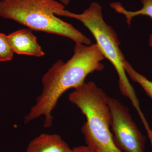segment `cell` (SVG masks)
Masks as SVG:
<instances>
[{"label": "cell", "mask_w": 152, "mask_h": 152, "mask_svg": "<svg viewBox=\"0 0 152 152\" xmlns=\"http://www.w3.org/2000/svg\"><path fill=\"white\" fill-rule=\"evenodd\" d=\"M9 42L15 53L37 57L45 55L37 37L28 28H23L11 33L8 36Z\"/></svg>", "instance_id": "obj_6"}, {"label": "cell", "mask_w": 152, "mask_h": 152, "mask_svg": "<svg viewBox=\"0 0 152 152\" xmlns=\"http://www.w3.org/2000/svg\"><path fill=\"white\" fill-rule=\"evenodd\" d=\"M108 104L111 115L110 126L115 143L125 152H145L146 138L134 121L129 109L116 99L110 97Z\"/></svg>", "instance_id": "obj_5"}, {"label": "cell", "mask_w": 152, "mask_h": 152, "mask_svg": "<svg viewBox=\"0 0 152 152\" xmlns=\"http://www.w3.org/2000/svg\"><path fill=\"white\" fill-rule=\"evenodd\" d=\"M65 6L56 0H0V17L10 19L32 31L71 39L75 43L91 41L72 25L57 17L55 12Z\"/></svg>", "instance_id": "obj_3"}, {"label": "cell", "mask_w": 152, "mask_h": 152, "mask_svg": "<svg viewBox=\"0 0 152 152\" xmlns=\"http://www.w3.org/2000/svg\"><path fill=\"white\" fill-rule=\"evenodd\" d=\"M149 45L150 46L152 47V34L150 35L149 39Z\"/></svg>", "instance_id": "obj_13"}, {"label": "cell", "mask_w": 152, "mask_h": 152, "mask_svg": "<svg viewBox=\"0 0 152 152\" xmlns=\"http://www.w3.org/2000/svg\"><path fill=\"white\" fill-rule=\"evenodd\" d=\"M142 7L138 10H127L118 2H112L110 7L117 13L123 15L126 19V22L129 26L134 18L138 16H146L152 19V0H140Z\"/></svg>", "instance_id": "obj_8"}, {"label": "cell", "mask_w": 152, "mask_h": 152, "mask_svg": "<svg viewBox=\"0 0 152 152\" xmlns=\"http://www.w3.org/2000/svg\"><path fill=\"white\" fill-rule=\"evenodd\" d=\"M14 53L8 36L0 33V61H11L13 58Z\"/></svg>", "instance_id": "obj_10"}, {"label": "cell", "mask_w": 152, "mask_h": 152, "mask_svg": "<svg viewBox=\"0 0 152 152\" xmlns=\"http://www.w3.org/2000/svg\"><path fill=\"white\" fill-rule=\"evenodd\" d=\"M148 137L150 139V141H151V144L152 147V129H151V133H150L149 136H148Z\"/></svg>", "instance_id": "obj_14"}, {"label": "cell", "mask_w": 152, "mask_h": 152, "mask_svg": "<svg viewBox=\"0 0 152 152\" xmlns=\"http://www.w3.org/2000/svg\"><path fill=\"white\" fill-rule=\"evenodd\" d=\"M64 6L69 5L70 3L71 0H58Z\"/></svg>", "instance_id": "obj_12"}, {"label": "cell", "mask_w": 152, "mask_h": 152, "mask_svg": "<svg viewBox=\"0 0 152 152\" xmlns=\"http://www.w3.org/2000/svg\"><path fill=\"white\" fill-rule=\"evenodd\" d=\"M124 68L126 73L131 80L139 84L143 89L146 94L152 100V81L138 72L126 60L125 61Z\"/></svg>", "instance_id": "obj_9"}, {"label": "cell", "mask_w": 152, "mask_h": 152, "mask_svg": "<svg viewBox=\"0 0 152 152\" xmlns=\"http://www.w3.org/2000/svg\"><path fill=\"white\" fill-rule=\"evenodd\" d=\"M71 152H95L88 146H80L72 149Z\"/></svg>", "instance_id": "obj_11"}, {"label": "cell", "mask_w": 152, "mask_h": 152, "mask_svg": "<svg viewBox=\"0 0 152 152\" xmlns=\"http://www.w3.org/2000/svg\"><path fill=\"white\" fill-rule=\"evenodd\" d=\"M74 52L66 62L58 60L42 77V91L25 117L26 124L44 116V127H50L53 119L52 112L62 95L85 83L88 75L104 69L102 62L105 58L96 44L76 43Z\"/></svg>", "instance_id": "obj_1"}, {"label": "cell", "mask_w": 152, "mask_h": 152, "mask_svg": "<svg viewBox=\"0 0 152 152\" xmlns=\"http://www.w3.org/2000/svg\"><path fill=\"white\" fill-rule=\"evenodd\" d=\"M55 15L76 19L89 30L105 58L108 60L115 69L118 76L120 92L130 100L137 112H140V102L125 71L126 60L120 49L119 40L115 30L104 20L100 4L96 2L91 3L81 14L74 13L62 9L56 11Z\"/></svg>", "instance_id": "obj_4"}, {"label": "cell", "mask_w": 152, "mask_h": 152, "mask_svg": "<svg viewBox=\"0 0 152 152\" xmlns=\"http://www.w3.org/2000/svg\"><path fill=\"white\" fill-rule=\"evenodd\" d=\"M72 150L59 135L42 134L30 142L26 152H71Z\"/></svg>", "instance_id": "obj_7"}, {"label": "cell", "mask_w": 152, "mask_h": 152, "mask_svg": "<svg viewBox=\"0 0 152 152\" xmlns=\"http://www.w3.org/2000/svg\"><path fill=\"white\" fill-rule=\"evenodd\" d=\"M68 99L86 118L81 130L88 146L95 152H125L114 142L110 129L111 115L108 96L94 82L90 81L74 89Z\"/></svg>", "instance_id": "obj_2"}]
</instances>
